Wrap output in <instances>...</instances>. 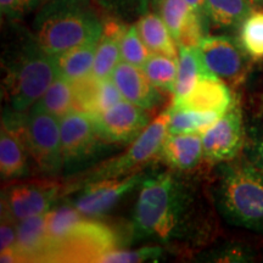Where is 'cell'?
<instances>
[{
	"instance_id": "cell-35",
	"label": "cell",
	"mask_w": 263,
	"mask_h": 263,
	"mask_svg": "<svg viewBox=\"0 0 263 263\" xmlns=\"http://www.w3.org/2000/svg\"><path fill=\"white\" fill-rule=\"evenodd\" d=\"M252 163L263 172V127L256 133L252 145Z\"/></svg>"
},
{
	"instance_id": "cell-4",
	"label": "cell",
	"mask_w": 263,
	"mask_h": 263,
	"mask_svg": "<svg viewBox=\"0 0 263 263\" xmlns=\"http://www.w3.org/2000/svg\"><path fill=\"white\" fill-rule=\"evenodd\" d=\"M216 201L229 223L263 232V172L252 162L240 161L223 167Z\"/></svg>"
},
{
	"instance_id": "cell-17",
	"label": "cell",
	"mask_w": 263,
	"mask_h": 263,
	"mask_svg": "<svg viewBox=\"0 0 263 263\" xmlns=\"http://www.w3.org/2000/svg\"><path fill=\"white\" fill-rule=\"evenodd\" d=\"M159 156L176 171H190L203 157L202 136L197 133H168Z\"/></svg>"
},
{
	"instance_id": "cell-30",
	"label": "cell",
	"mask_w": 263,
	"mask_h": 263,
	"mask_svg": "<svg viewBox=\"0 0 263 263\" xmlns=\"http://www.w3.org/2000/svg\"><path fill=\"white\" fill-rule=\"evenodd\" d=\"M151 52L139 35L137 25H132L121 42V59L132 65L143 67Z\"/></svg>"
},
{
	"instance_id": "cell-8",
	"label": "cell",
	"mask_w": 263,
	"mask_h": 263,
	"mask_svg": "<svg viewBox=\"0 0 263 263\" xmlns=\"http://www.w3.org/2000/svg\"><path fill=\"white\" fill-rule=\"evenodd\" d=\"M62 170L73 172L103 149L105 140L89 115L72 110L60 120Z\"/></svg>"
},
{
	"instance_id": "cell-16",
	"label": "cell",
	"mask_w": 263,
	"mask_h": 263,
	"mask_svg": "<svg viewBox=\"0 0 263 263\" xmlns=\"http://www.w3.org/2000/svg\"><path fill=\"white\" fill-rule=\"evenodd\" d=\"M235 101L229 88L215 74L203 76L182 100L173 101L174 106L192 108L200 112L224 115Z\"/></svg>"
},
{
	"instance_id": "cell-13",
	"label": "cell",
	"mask_w": 263,
	"mask_h": 263,
	"mask_svg": "<svg viewBox=\"0 0 263 263\" xmlns=\"http://www.w3.org/2000/svg\"><path fill=\"white\" fill-rule=\"evenodd\" d=\"M93 120L99 134L106 143H132L150 123L147 110L127 100H122Z\"/></svg>"
},
{
	"instance_id": "cell-29",
	"label": "cell",
	"mask_w": 263,
	"mask_h": 263,
	"mask_svg": "<svg viewBox=\"0 0 263 263\" xmlns=\"http://www.w3.org/2000/svg\"><path fill=\"white\" fill-rule=\"evenodd\" d=\"M240 44L249 57L263 59V11H252L240 26Z\"/></svg>"
},
{
	"instance_id": "cell-36",
	"label": "cell",
	"mask_w": 263,
	"mask_h": 263,
	"mask_svg": "<svg viewBox=\"0 0 263 263\" xmlns=\"http://www.w3.org/2000/svg\"><path fill=\"white\" fill-rule=\"evenodd\" d=\"M194 11L201 18H207L206 15V0H185Z\"/></svg>"
},
{
	"instance_id": "cell-2",
	"label": "cell",
	"mask_w": 263,
	"mask_h": 263,
	"mask_svg": "<svg viewBox=\"0 0 263 263\" xmlns=\"http://www.w3.org/2000/svg\"><path fill=\"white\" fill-rule=\"evenodd\" d=\"M103 27L91 0H47L35 16L33 37L49 54L59 55L100 38Z\"/></svg>"
},
{
	"instance_id": "cell-25",
	"label": "cell",
	"mask_w": 263,
	"mask_h": 263,
	"mask_svg": "<svg viewBox=\"0 0 263 263\" xmlns=\"http://www.w3.org/2000/svg\"><path fill=\"white\" fill-rule=\"evenodd\" d=\"M141 68L157 89L167 91V93H174L177 74H178L177 59L151 52L149 59Z\"/></svg>"
},
{
	"instance_id": "cell-12",
	"label": "cell",
	"mask_w": 263,
	"mask_h": 263,
	"mask_svg": "<svg viewBox=\"0 0 263 263\" xmlns=\"http://www.w3.org/2000/svg\"><path fill=\"white\" fill-rule=\"evenodd\" d=\"M244 138L241 111L234 103L202 134L203 157L212 162L235 159L244 145Z\"/></svg>"
},
{
	"instance_id": "cell-28",
	"label": "cell",
	"mask_w": 263,
	"mask_h": 263,
	"mask_svg": "<svg viewBox=\"0 0 263 263\" xmlns=\"http://www.w3.org/2000/svg\"><path fill=\"white\" fill-rule=\"evenodd\" d=\"M82 218H83V215L72 203H64L57 209L49 210L47 212L48 248L64 238Z\"/></svg>"
},
{
	"instance_id": "cell-9",
	"label": "cell",
	"mask_w": 263,
	"mask_h": 263,
	"mask_svg": "<svg viewBox=\"0 0 263 263\" xmlns=\"http://www.w3.org/2000/svg\"><path fill=\"white\" fill-rule=\"evenodd\" d=\"M25 114L12 110H6L3 114L0 133L2 179H16L28 174L31 154L24 129Z\"/></svg>"
},
{
	"instance_id": "cell-15",
	"label": "cell",
	"mask_w": 263,
	"mask_h": 263,
	"mask_svg": "<svg viewBox=\"0 0 263 263\" xmlns=\"http://www.w3.org/2000/svg\"><path fill=\"white\" fill-rule=\"evenodd\" d=\"M124 100L137 106L153 110L162 101L160 89L151 83L145 72L139 66L120 61L111 74Z\"/></svg>"
},
{
	"instance_id": "cell-19",
	"label": "cell",
	"mask_w": 263,
	"mask_h": 263,
	"mask_svg": "<svg viewBox=\"0 0 263 263\" xmlns=\"http://www.w3.org/2000/svg\"><path fill=\"white\" fill-rule=\"evenodd\" d=\"M122 22L115 18L104 21L103 32L99 39L97 55L93 65V73L98 78L111 77L115 67L118 65L121 58V42L127 31Z\"/></svg>"
},
{
	"instance_id": "cell-20",
	"label": "cell",
	"mask_w": 263,
	"mask_h": 263,
	"mask_svg": "<svg viewBox=\"0 0 263 263\" xmlns=\"http://www.w3.org/2000/svg\"><path fill=\"white\" fill-rule=\"evenodd\" d=\"M139 35L151 52L162 54L178 60L177 43L160 15L147 12L138 20Z\"/></svg>"
},
{
	"instance_id": "cell-32",
	"label": "cell",
	"mask_w": 263,
	"mask_h": 263,
	"mask_svg": "<svg viewBox=\"0 0 263 263\" xmlns=\"http://www.w3.org/2000/svg\"><path fill=\"white\" fill-rule=\"evenodd\" d=\"M45 2L47 0H0V8L3 16L16 21L28 15Z\"/></svg>"
},
{
	"instance_id": "cell-6",
	"label": "cell",
	"mask_w": 263,
	"mask_h": 263,
	"mask_svg": "<svg viewBox=\"0 0 263 263\" xmlns=\"http://www.w3.org/2000/svg\"><path fill=\"white\" fill-rule=\"evenodd\" d=\"M170 108L160 114L153 122L149 123L140 136L130 143V146L122 155L115 157L98 167L85 179V183L103 179H115L127 177L139 171L159 153L164 138L168 134Z\"/></svg>"
},
{
	"instance_id": "cell-14",
	"label": "cell",
	"mask_w": 263,
	"mask_h": 263,
	"mask_svg": "<svg viewBox=\"0 0 263 263\" xmlns=\"http://www.w3.org/2000/svg\"><path fill=\"white\" fill-rule=\"evenodd\" d=\"M242 50L228 35H205L199 45L200 55L207 70L229 82H238L244 76L245 59Z\"/></svg>"
},
{
	"instance_id": "cell-11",
	"label": "cell",
	"mask_w": 263,
	"mask_h": 263,
	"mask_svg": "<svg viewBox=\"0 0 263 263\" xmlns=\"http://www.w3.org/2000/svg\"><path fill=\"white\" fill-rule=\"evenodd\" d=\"M60 192L61 186L54 182L14 184L3 193L2 209L18 223L28 217L47 213Z\"/></svg>"
},
{
	"instance_id": "cell-7",
	"label": "cell",
	"mask_w": 263,
	"mask_h": 263,
	"mask_svg": "<svg viewBox=\"0 0 263 263\" xmlns=\"http://www.w3.org/2000/svg\"><path fill=\"white\" fill-rule=\"evenodd\" d=\"M26 141L37 168L44 174L62 170L60 120L35 103L25 114Z\"/></svg>"
},
{
	"instance_id": "cell-23",
	"label": "cell",
	"mask_w": 263,
	"mask_h": 263,
	"mask_svg": "<svg viewBox=\"0 0 263 263\" xmlns=\"http://www.w3.org/2000/svg\"><path fill=\"white\" fill-rule=\"evenodd\" d=\"M251 12L249 0H206L207 18L222 28L239 27Z\"/></svg>"
},
{
	"instance_id": "cell-24",
	"label": "cell",
	"mask_w": 263,
	"mask_h": 263,
	"mask_svg": "<svg viewBox=\"0 0 263 263\" xmlns=\"http://www.w3.org/2000/svg\"><path fill=\"white\" fill-rule=\"evenodd\" d=\"M221 116L223 115L200 112V111L192 110V108L172 105L170 107L168 133L203 134Z\"/></svg>"
},
{
	"instance_id": "cell-21",
	"label": "cell",
	"mask_w": 263,
	"mask_h": 263,
	"mask_svg": "<svg viewBox=\"0 0 263 263\" xmlns=\"http://www.w3.org/2000/svg\"><path fill=\"white\" fill-rule=\"evenodd\" d=\"M99 39L100 38L91 39L62 54L55 55L59 76L74 82L90 74L97 55Z\"/></svg>"
},
{
	"instance_id": "cell-22",
	"label": "cell",
	"mask_w": 263,
	"mask_h": 263,
	"mask_svg": "<svg viewBox=\"0 0 263 263\" xmlns=\"http://www.w3.org/2000/svg\"><path fill=\"white\" fill-rule=\"evenodd\" d=\"M213 74L206 68L203 64L199 47H179L178 57V74H177L176 89H174V100H182L190 94L195 87L197 81L203 76Z\"/></svg>"
},
{
	"instance_id": "cell-37",
	"label": "cell",
	"mask_w": 263,
	"mask_h": 263,
	"mask_svg": "<svg viewBox=\"0 0 263 263\" xmlns=\"http://www.w3.org/2000/svg\"><path fill=\"white\" fill-rule=\"evenodd\" d=\"M251 3H263V0H249Z\"/></svg>"
},
{
	"instance_id": "cell-33",
	"label": "cell",
	"mask_w": 263,
	"mask_h": 263,
	"mask_svg": "<svg viewBox=\"0 0 263 263\" xmlns=\"http://www.w3.org/2000/svg\"><path fill=\"white\" fill-rule=\"evenodd\" d=\"M18 223L10 216L6 210L2 209V226H0V249L6 250L16 244ZM0 250V251H2Z\"/></svg>"
},
{
	"instance_id": "cell-1",
	"label": "cell",
	"mask_w": 263,
	"mask_h": 263,
	"mask_svg": "<svg viewBox=\"0 0 263 263\" xmlns=\"http://www.w3.org/2000/svg\"><path fill=\"white\" fill-rule=\"evenodd\" d=\"M192 189L177 174L159 173L144 178L132 222L130 240L168 244L189 239L193 232Z\"/></svg>"
},
{
	"instance_id": "cell-34",
	"label": "cell",
	"mask_w": 263,
	"mask_h": 263,
	"mask_svg": "<svg viewBox=\"0 0 263 263\" xmlns=\"http://www.w3.org/2000/svg\"><path fill=\"white\" fill-rule=\"evenodd\" d=\"M101 4L118 11H143L147 0H100Z\"/></svg>"
},
{
	"instance_id": "cell-27",
	"label": "cell",
	"mask_w": 263,
	"mask_h": 263,
	"mask_svg": "<svg viewBox=\"0 0 263 263\" xmlns=\"http://www.w3.org/2000/svg\"><path fill=\"white\" fill-rule=\"evenodd\" d=\"M154 4L161 18L168 27L174 41L178 44L182 32L196 12L185 0H154Z\"/></svg>"
},
{
	"instance_id": "cell-26",
	"label": "cell",
	"mask_w": 263,
	"mask_h": 263,
	"mask_svg": "<svg viewBox=\"0 0 263 263\" xmlns=\"http://www.w3.org/2000/svg\"><path fill=\"white\" fill-rule=\"evenodd\" d=\"M38 103L48 112L61 120L72 110H74L73 83L61 76H58Z\"/></svg>"
},
{
	"instance_id": "cell-5",
	"label": "cell",
	"mask_w": 263,
	"mask_h": 263,
	"mask_svg": "<svg viewBox=\"0 0 263 263\" xmlns=\"http://www.w3.org/2000/svg\"><path fill=\"white\" fill-rule=\"evenodd\" d=\"M117 241L112 228L82 218L64 238L49 246L45 262H98L101 256L116 250Z\"/></svg>"
},
{
	"instance_id": "cell-10",
	"label": "cell",
	"mask_w": 263,
	"mask_h": 263,
	"mask_svg": "<svg viewBox=\"0 0 263 263\" xmlns=\"http://www.w3.org/2000/svg\"><path fill=\"white\" fill-rule=\"evenodd\" d=\"M144 176L133 173L122 178L103 179L85 183L76 194L71 203L83 216L97 217L104 215L141 183Z\"/></svg>"
},
{
	"instance_id": "cell-3",
	"label": "cell",
	"mask_w": 263,
	"mask_h": 263,
	"mask_svg": "<svg viewBox=\"0 0 263 263\" xmlns=\"http://www.w3.org/2000/svg\"><path fill=\"white\" fill-rule=\"evenodd\" d=\"M58 76L55 55L45 51L34 37L25 41L5 64L3 93L10 110L27 112Z\"/></svg>"
},
{
	"instance_id": "cell-31",
	"label": "cell",
	"mask_w": 263,
	"mask_h": 263,
	"mask_svg": "<svg viewBox=\"0 0 263 263\" xmlns=\"http://www.w3.org/2000/svg\"><path fill=\"white\" fill-rule=\"evenodd\" d=\"M162 256L161 246H144L137 250H114L99 258L98 262L110 263H138L146 261H159Z\"/></svg>"
},
{
	"instance_id": "cell-18",
	"label": "cell",
	"mask_w": 263,
	"mask_h": 263,
	"mask_svg": "<svg viewBox=\"0 0 263 263\" xmlns=\"http://www.w3.org/2000/svg\"><path fill=\"white\" fill-rule=\"evenodd\" d=\"M47 248V213L18 222L15 249L20 262H44Z\"/></svg>"
}]
</instances>
